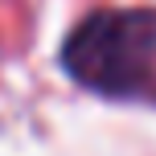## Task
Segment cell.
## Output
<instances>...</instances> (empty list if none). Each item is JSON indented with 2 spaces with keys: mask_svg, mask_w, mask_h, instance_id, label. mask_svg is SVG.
<instances>
[{
  "mask_svg": "<svg viewBox=\"0 0 156 156\" xmlns=\"http://www.w3.org/2000/svg\"><path fill=\"white\" fill-rule=\"evenodd\" d=\"M74 82L99 94H136L156 74V12H90L62 45Z\"/></svg>",
  "mask_w": 156,
  "mask_h": 156,
  "instance_id": "1",
  "label": "cell"
}]
</instances>
